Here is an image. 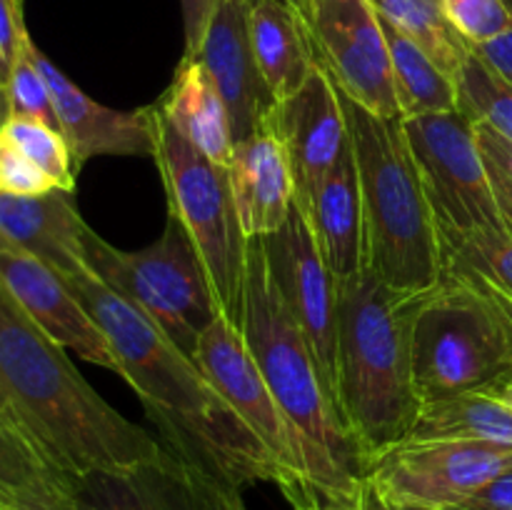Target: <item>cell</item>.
<instances>
[{"label":"cell","instance_id":"6da1fadb","mask_svg":"<svg viewBox=\"0 0 512 510\" xmlns=\"http://www.w3.org/2000/svg\"><path fill=\"white\" fill-rule=\"evenodd\" d=\"M120 360V378L138 393L160 443L185 463L245 490L278 478L268 448L238 410L148 315L110 290L98 275L65 278Z\"/></svg>","mask_w":512,"mask_h":510},{"label":"cell","instance_id":"7a4b0ae2","mask_svg":"<svg viewBox=\"0 0 512 510\" xmlns=\"http://www.w3.org/2000/svg\"><path fill=\"white\" fill-rule=\"evenodd\" d=\"M240 330L288 423L300 473L293 510L348 505L365 488V458L270 270L263 240L248 243Z\"/></svg>","mask_w":512,"mask_h":510},{"label":"cell","instance_id":"3957f363","mask_svg":"<svg viewBox=\"0 0 512 510\" xmlns=\"http://www.w3.org/2000/svg\"><path fill=\"white\" fill-rule=\"evenodd\" d=\"M0 378L40 448L78 483L148 463L165 450L160 438L130 423L90 388L65 348L20 310L3 285Z\"/></svg>","mask_w":512,"mask_h":510},{"label":"cell","instance_id":"277c9868","mask_svg":"<svg viewBox=\"0 0 512 510\" xmlns=\"http://www.w3.org/2000/svg\"><path fill=\"white\" fill-rule=\"evenodd\" d=\"M420 293L383 283L365 265L338 280L335 403L368 463L413 433L420 410L413 370V315Z\"/></svg>","mask_w":512,"mask_h":510},{"label":"cell","instance_id":"5b68a950","mask_svg":"<svg viewBox=\"0 0 512 510\" xmlns=\"http://www.w3.org/2000/svg\"><path fill=\"white\" fill-rule=\"evenodd\" d=\"M365 210L368 268L403 293L443 278V240L403 118H380L343 95Z\"/></svg>","mask_w":512,"mask_h":510},{"label":"cell","instance_id":"8992f818","mask_svg":"<svg viewBox=\"0 0 512 510\" xmlns=\"http://www.w3.org/2000/svg\"><path fill=\"white\" fill-rule=\"evenodd\" d=\"M413 370L420 400L498 395L512 378V300L473 270L445 265L415 305Z\"/></svg>","mask_w":512,"mask_h":510},{"label":"cell","instance_id":"52a82bcc","mask_svg":"<svg viewBox=\"0 0 512 510\" xmlns=\"http://www.w3.org/2000/svg\"><path fill=\"white\" fill-rule=\"evenodd\" d=\"M85 258L110 290L143 310L185 355L195 358L200 335L220 308L208 270L178 215L168 210L163 235L135 253L118 250L88 228Z\"/></svg>","mask_w":512,"mask_h":510},{"label":"cell","instance_id":"ba28073f","mask_svg":"<svg viewBox=\"0 0 512 510\" xmlns=\"http://www.w3.org/2000/svg\"><path fill=\"white\" fill-rule=\"evenodd\" d=\"M155 165L163 175L168 210L178 215L208 270L210 285L225 318L240 328L248 243L238 220L228 168L205 158L153 105Z\"/></svg>","mask_w":512,"mask_h":510},{"label":"cell","instance_id":"9c48e42d","mask_svg":"<svg viewBox=\"0 0 512 510\" xmlns=\"http://www.w3.org/2000/svg\"><path fill=\"white\" fill-rule=\"evenodd\" d=\"M440 240L475 233H505L495 208L475 135V120L463 110L403 118Z\"/></svg>","mask_w":512,"mask_h":510},{"label":"cell","instance_id":"30bf717a","mask_svg":"<svg viewBox=\"0 0 512 510\" xmlns=\"http://www.w3.org/2000/svg\"><path fill=\"white\" fill-rule=\"evenodd\" d=\"M512 468V445L488 440H403L375 455L365 483L385 505H465Z\"/></svg>","mask_w":512,"mask_h":510},{"label":"cell","instance_id":"8fae6325","mask_svg":"<svg viewBox=\"0 0 512 510\" xmlns=\"http://www.w3.org/2000/svg\"><path fill=\"white\" fill-rule=\"evenodd\" d=\"M318 63L340 93L380 118H400L383 20L370 0H310L305 13Z\"/></svg>","mask_w":512,"mask_h":510},{"label":"cell","instance_id":"7c38bea8","mask_svg":"<svg viewBox=\"0 0 512 510\" xmlns=\"http://www.w3.org/2000/svg\"><path fill=\"white\" fill-rule=\"evenodd\" d=\"M195 363L220 390V395L238 410V415L258 435L260 443L268 448L275 470H278L275 485L295 508L300 500V473L293 438H290L288 423H285L258 363L245 343L243 330L220 313L200 335L198 348H195Z\"/></svg>","mask_w":512,"mask_h":510},{"label":"cell","instance_id":"4fadbf2b","mask_svg":"<svg viewBox=\"0 0 512 510\" xmlns=\"http://www.w3.org/2000/svg\"><path fill=\"white\" fill-rule=\"evenodd\" d=\"M268 253L270 270L290 315L313 348L315 360L335 398V303L338 278L325 263L305 210L298 203L283 228L260 238ZM338 405V403H335Z\"/></svg>","mask_w":512,"mask_h":510},{"label":"cell","instance_id":"5bb4252c","mask_svg":"<svg viewBox=\"0 0 512 510\" xmlns=\"http://www.w3.org/2000/svg\"><path fill=\"white\" fill-rule=\"evenodd\" d=\"M83 510H248L243 490L185 463L168 448L148 463L78 483Z\"/></svg>","mask_w":512,"mask_h":510},{"label":"cell","instance_id":"9a60e30c","mask_svg":"<svg viewBox=\"0 0 512 510\" xmlns=\"http://www.w3.org/2000/svg\"><path fill=\"white\" fill-rule=\"evenodd\" d=\"M0 285L25 315L65 350L88 363L123 375L105 330L95 323L63 275L0 235Z\"/></svg>","mask_w":512,"mask_h":510},{"label":"cell","instance_id":"2e32d148","mask_svg":"<svg viewBox=\"0 0 512 510\" xmlns=\"http://www.w3.org/2000/svg\"><path fill=\"white\" fill-rule=\"evenodd\" d=\"M268 123L288 153L295 200L305 203L350 145L343 93L328 70L315 63L303 88L273 105Z\"/></svg>","mask_w":512,"mask_h":510},{"label":"cell","instance_id":"e0dca14e","mask_svg":"<svg viewBox=\"0 0 512 510\" xmlns=\"http://www.w3.org/2000/svg\"><path fill=\"white\" fill-rule=\"evenodd\" d=\"M30 55L43 73L53 95L60 133L73 150L75 165H85L100 155H123V158H155L158 135H155L153 105L140 110H115L95 103L68 75L55 68L30 38Z\"/></svg>","mask_w":512,"mask_h":510},{"label":"cell","instance_id":"ac0fdd59","mask_svg":"<svg viewBox=\"0 0 512 510\" xmlns=\"http://www.w3.org/2000/svg\"><path fill=\"white\" fill-rule=\"evenodd\" d=\"M248 13L250 0H218L195 55L228 105L235 143L258 133L275 105L255 63Z\"/></svg>","mask_w":512,"mask_h":510},{"label":"cell","instance_id":"d6986e66","mask_svg":"<svg viewBox=\"0 0 512 510\" xmlns=\"http://www.w3.org/2000/svg\"><path fill=\"white\" fill-rule=\"evenodd\" d=\"M228 180L245 238H270L283 228L295 205V180L268 120L258 133L235 143Z\"/></svg>","mask_w":512,"mask_h":510},{"label":"cell","instance_id":"ffe728a7","mask_svg":"<svg viewBox=\"0 0 512 510\" xmlns=\"http://www.w3.org/2000/svg\"><path fill=\"white\" fill-rule=\"evenodd\" d=\"M85 230L75 195L50 190L45 195H0V235L63 278L90 273L85 258Z\"/></svg>","mask_w":512,"mask_h":510},{"label":"cell","instance_id":"44dd1931","mask_svg":"<svg viewBox=\"0 0 512 510\" xmlns=\"http://www.w3.org/2000/svg\"><path fill=\"white\" fill-rule=\"evenodd\" d=\"M298 205L305 210L320 253L335 278H350L368 265L363 193H360L353 145L345 148L313 195Z\"/></svg>","mask_w":512,"mask_h":510},{"label":"cell","instance_id":"7402d4cb","mask_svg":"<svg viewBox=\"0 0 512 510\" xmlns=\"http://www.w3.org/2000/svg\"><path fill=\"white\" fill-rule=\"evenodd\" d=\"M250 43L275 103L298 93L315 68L308 23L288 0H250Z\"/></svg>","mask_w":512,"mask_h":510},{"label":"cell","instance_id":"603a6c76","mask_svg":"<svg viewBox=\"0 0 512 510\" xmlns=\"http://www.w3.org/2000/svg\"><path fill=\"white\" fill-rule=\"evenodd\" d=\"M155 105L205 158L228 168L235 153L233 120L213 75L198 58L180 60L173 83Z\"/></svg>","mask_w":512,"mask_h":510},{"label":"cell","instance_id":"cb8c5ba5","mask_svg":"<svg viewBox=\"0 0 512 510\" xmlns=\"http://www.w3.org/2000/svg\"><path fill=\"white\" fill-rule=\"evenodd\" d=\"M0 510H83L78 480L0 423Z\"/></svg>","mask_w":512,"mask_h":510},{"label":"cell","instance_id":"d4e9b609","mask_svg":"<svg viewBox=\"0 0 512 510\" xmlns=\"http://www.w3.org/2000/svg\"><path fill=\"white\" fill-rule=\"evenodd\" d=\"M410 438L488 440V443L512 445V408L488 393L423 400Z\"/></svg>","mask_w":512,"mask_h":510},{"label":"cell","instance_id":"484cf974","mask_svg":"<svg viewBox=\"0 0 512 510\" xmlns=\"http://www.w3.org/2000/svg\"><path fill=\"white\" fill-rule=\"evenodd\" d=\"M383 20V18H380ZM400 118L458 110V83L423 48L383 20Z\"/></svg>","mask_w":512,"mask_h":510},{"label":"cell","instance_id":"4316f807","mask_svg":"<svg viewBox=\"0 0 512 510\" xmlns=\"http://www.w3.org/2000/svg\"><path fill=\"white\" fill-rule=\"evenodd\" d=\"M385 23L423 48L450 78H458L470 55V45L443 15L440 0H370Z\"/></svg>","mask_w":512,"mask_h":510},{"label":"cell","instance_id":"83f0119b","mask_svg":"<svg viewBox=\"0 0 512 510\" xmlns=\"http://www.w3.org/2000/svg\"><path fill=\"white\" fill-rule=\"evenodd\" d=\"M455 83H458V108L475 123L493 125L498 133L512 140V85L498 78L473 50Z\"/></svg>","mask_w":512,"mask_h":510},{"label":"cell","instance_id":"f1b7e54d","mask_svg":"<svg viewBox=\"0 0 512 510\" xmlns=\"http://www.w3.org/2000/svg\"><path fill=\"white\" fill-rule=\"evenodd\" d=\"M0 128L53 180L55 188L75 193V173H78V165H75L73 150H70L68 140H65V135L60 130L50 128V125L40 123V120L18 118V115H10Z\"/></svg>","mask_w":512,"mask_h":510},{"label":"cell","instance_id":"f546056e","mask_svg":"<svg viewBox=\"0 0 512 510\" xmlns=\"http://www.w3.org/2000/svg\"><path fill=\"white\" fill-rule=\"evenodd\" d=\"M465 268L493 283L512 300V235L475 233L443 240V268Z\"/></svg>","mask_w":512,"mask_h":510},{"label":"cell","instance_id":"4dcf8cb0","mask_svg":"<svg viewBox=\"0 0 512 510\" xmlns=\"http://www.w3.org/2000/svg\"><path fill=\"white\" fill-rule=\"evenodd\" d=\"M28 43H30V35H25L23 48H20V55H18V63H15L8 90H5V98H8V118L10 115H18V118L40 120V123L60 130L58 113H55V105H53V95H50L48 83H45L43 73H40L33 55H30Z\"/></svg>","mask_w":512,"mask_h":510},{"label":"cell","instance_id":"1f68e13d","mask_svg":"<svg viewBox=\"0 0 512 510\" xmlns=\"http://www.w3.org/2000/svg\"><path fill=\"white\" fill-rule=\"evenodd\" d=\"M440 8L470 48L490 43L510 28L505 0H440Z\"/></svg>","mask_w":512,"mask_h":510},{"label":"cell","instance_id":"d6a6232c","mask_svg":"<svg viewBox=\"0 0 512 510\" xmlns=\"http://www.w3.org/2000/svg\"><path fill=\"white\" fill-rule=\"evenodd\" d=\"M475 135L500 223L505 233L512 235V140L488 123H475Z\"/></svg>","mask_w":512,"mask_h":510},{"label":"cell","instance_id":"836d02e7","mask_svg":"<svg viewBox=\"0 0 512 510\" xmlns=\"http://www.w3.org/2000/svg\"><path fill=\"white\" fill-rule=\"evenodd\" d=\"M55 183L0 128V195H45Z\"/></svg>","mask_w":512,"mask_h":510},{"label":"cell","instance_id":"e575fe53","mask_svg":"<svg viewBox=\"0 0 512 510\" xmlns=\"http://www.w3.org/2000/svg\"><path fill=\"white\" fill-rule=\"evenodd\" d=\"M28 35L20 0H0V90H8L10 75L18 63L20 48Z\"/></svg>","mask_w":512,"mask_h":510},{"label":"cell","instance_id":"d590c367","mask_svg":"<svg viewBox=\"0 0 512 510\" xmlns=\"http://www.w3.org/2000/svg\"><path fill=\"white\" fill-rule=\"evenodd\" d=\"M183 5V30H185V53L183 58H195L200 50V43L205 38L213 10L218 0H180Z\"/></svg>","mask_w":512,"mask_h":510},{"label":"cell","instance_id":"8d00e7d4","mask_svg":"<svg viewBox=\"0 0 512 510\" xmlns=\"http://www.w3.org/2000/svg\"><path fill=\"white\" fill-rule=\"evenodd\" d=\"M510 8V28L503 35H498L495 40L483 45H475L473 53L493 70L498 78H503L505 83L512 85V0H505Z\"/></svg>","mask_w":512,"mask_h":510},{"label":"cell","instance_id":"74e56055","mask_svg":"<svg viewBox=\"0 0 512 510\" xmlns=\"http://www.w3.org/2000/svg\"><path fill=\"white\" fill-rule=\"evenodd\" d=\"M463 508L470 510H512V468L490 480Z\"/></svg>","mask_w":512,"mask_h":510},{"label":"cell","instance_id":"f35d334b","mask_svg":"<svg viewBox=\"0 0 512 510\" xmlns=\"http://www.w3.org/2000/svg\"><path fill=\"white\" fill-rule=\"evenodd\" d=\"M0 423L8 425L10 430H15V433L25 435V438L33 440V443L38 445V440L33 438V433H30V425L25 423L23 413H20V410H18L15 400L10 398V393H8V388H5L3 378H0ZM38 448H40V445H38ZM40 450H43V448H40ZM43 453H45V450H43ZM45 455H48V453H45ZM58 468H60V465H58Z\"/></svg>","mask_w":512,"mask_h":510},{"label":"cell","instance_id":"ab89813d","mask_svg":"<svg viewBox=\"0 0 512 510\" xmlns=\"http://www.w3.org/2000/svg\"><path fill=\"white\" fill-rule=\"evenodd\" d=\"M330 510H385V505H383V500H380L378 495L370 490V485L365 483L363 493H360L353 503L340 505V508H330Z\"/></svg>","mask_w":512,"mask_h":510},{"label":"cell","instance_id":"60d3db41","mask_svg":"<svg viewBox=\"0 0 512 510\" xmlns=\"http://www.w3.org/2000/svg\"><path fill=\"white\" fill-rule=\"evenodd\" d=\"M385 510H455V508H440V505H420V503H395V505H385Z\"/></svg>","mask_w":512,"mask_h":510},{"label":"cell","instance_id":"b9f144b4","mask_svg":"<svg viewBox=\"0 0 512 510\" xmlns=\"http://www.w3.org/2000/svg\"><path fill=\"white\" fill-rule=\"evenodd\" d=\"M495 398H500L505 405H510V408H512V378L503 385V390H500V393L495 395Z\"/></svg>","mask_w":512,"mask_h":510},{"label":"cell","instance_id":"7bdbcfd3","mask_svg":"<svg viewBox=\"0 0 512 510\" xmlns=\"http://www.w3.org/2000/svg\"><path fill=\"white\" fill-rule=\"evenodd\" d=\"M288 3L293 5V8L305 18V13H308V8H310V0H288Z\"/></svg>","mask_w":512,"mask_h":510},{"label":"cell","instance_id":"ee69618b","mask_svg":"<svg viewBox=\"0 0 512 510\" xmlns=\"http://www.w3.org/2000/svg\"><path fill=\"white\" fill-rule=\"evenodd\" d=\"M5 118H8V98H5V93L0 90V125L5 123Z\"/></svg>","mask_w":512,"mask_h":510},{"label":"cell","instance_id":"f6af8a7d","mask_svg":"<svg viewBox=\"0 0 512 510\" xmlns=\"http://www.w3.org/2000/svg\"><path fill=\"white\" fill-rule=\"evenodd\" d=\"M455 510H470V508H463V505H455Z\"/></svg>","mask_w":512,"mask_h":510}]
</instances>
